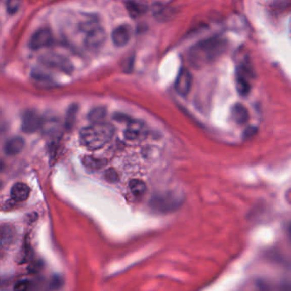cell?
I'll return each mask as SVG.
<instances>
[{"label": "cell", "instance_id": "obj_1", "mask_svg": "<svg viewBox=\"0 0 291 291\" xmlns=\"http://www.w3.org/2000/svg\"><path fill=\"white\" fill-rule=\"evenodd\" d=\"M227 48V42L221 38H207L200 41L188 52V60L194 68H201L215 62Z\"/></svg>", "mask_w": 291, "mask_h": 291}, {"label": "cell", "instance_id": "obj_2", "mask_svg": "<svg viewBox=\"0 0 291 291\" xmlns=\"http://www.w3.org/2000/svg\"><path fill=\"white\" fill-rule=\"evenodd\" d=\"M114 128L108 123H93L82 129L79 134L82 145L96 150L104 146L114 136Z\"/></svg>", "mask_w": 291, "mask_h": 291}, {"label": "cell", "instance_id": "obj_3", "mask_svg": "<svg viewBox=\"0 0 291 291\" xmlns=\"http://www.w3.org/2000/svg\"><path fill=\"white\" fill-rule=\"evenodd\" d=\"M79 29L85 33L84 43L87 49H99L106 41L107 33L97 20H88L81 22Z\"/></svg>", "mask_w": 291, "mask_h": 291}, {"label": "cell", "instance_id": "obj_4", "mask_svg": "<svg viewBox=\"0 0 291 291\" xmlns=\"http://www.w3.org/2000/svg\"><path fill=\"white\" fill-rule=\"evenodd\" d=\"M39 61L44 66L47 68L60 71L65 74H71L74 71V66L69 59L63 55L49 52L39 57Z\"/></svg>", "mask_w": 291, "mask_h": 291}, {"label": "cell", "instance_id": "obj_5", "mask_svg": "<svg viewBox=\"0 0 291 291\" xmlns=\"http://www.w3.org/2000/svg\"><path fill=\"white\" fill-rule=\"evenodd\" d=\"M53 40L52 31L49 28H40L33 33L28 41V47L33 51H38L49 47Z\"/></svg>", "mask_w": 291, "mask_h": 291}, {"label": "cell", "instance_id": "obj_6", "mask_svg": "<svg viewBox=\"0 0 291 291\" xmlns=\"http://www.w3.org/2000/svg\"><path fill=\"white\" fill-rule=\"evenodd\" d=\"M192 86V75L186 68H181L174 83L175 91L180 96L185 97L190 93Z\"/></svg>", "mask_w": 291, "mask_h": 291}, {"label": "cell", "instance_id": "obj_7", "mask_svg": "<svg viewBox=\"0 0 291 291\" xmlns=\"http://www.w3.org/2000/svg\"><path fill=\"white\" fill-rule=\"evenodd\" d=\"M41 117L33 110H27L22 115V129L24 133L32 134L41 127Z\"/></svg>", "mask_w": 291, "mask_h": 291}, {"label": "cell", "instance_id": "obj_8", "mask_svg": "<svg viewBox=\"0 0 291 291\" xmlns=\"http://www.w3.org/2000/svg\"><path fill=\"white\" fill-rule=\"evenodd\" d=\"M251 71L246 66H240L237 69V89L242 95H247L251 90Z\"/></svg>", "mask_w": 291, "mask_h": 291}, {"label": "cell", "instance_id": "obj_9", "mask_svg": "<svg viewBox=\"0 0 291 291\" xmlns=\"http://www.w3.org/2000/svg\"><path fill=\"white\" fill-rule=\"evenodd\" d=\"M178 203L179 201L177 199L171 195H159L154 197L151 201L153 209L161 212H167L176 209Z\"/></svg>", "mask_w": 291, "mask_h": 291}, {"label": "cell", "instance_id": "obj_10", "mask_svg": "<svg viewBox=\"0 0 291 291\" xmlns=\"http://www.w3.org/2000/svg\"><path fill=\"white\" fill-rule=\"evenodd\" d=\"M112 41L115 47H124L129 43L131 38V29L128 25L118 26L112 32Z\"/></svg>", "mask_w": 291, "mask_h": 291}, {"label": "cell", "instance_id": "obj_11", "mask_svg": "<svg viewBox=\"0 0 291 291\" xmlns=\"http://www.w3.org/2000/svg\"><path fill=\"white\" fill-rule=\"evenodd\" d=\"M30 195V188L25 183H16L11 190V198L15 201L22 202L27 200Z\"/></svg>", "mask_w": 291, "mask_h": 291}, {"label": "cell", "instance_id": "obj_12", "mask_svg": "<svg viewBox=\"0 0 291 291\" xmlns=\"http://www.w3.org/2000/svg\"><path fill=\"white\" fill-rule=\"evenodd\" d=\"M24 139L21 137H12L9 139L5 144L4 150L6 155H17L19 154L24 148Z\"/></svg>", "mask_w": 291, "mask_h": 291}, {"label": "cell", "instance_id": "obj_13", "mask_svg": "<svg viewBox=\"0 0 291 291\" xmlns=\"http://www.w3.org/2000/svg\"><path fill=\"white\" fill-rule=\"evenodd\" d=\"M16 238V232L11 226L3 225L1 228V243L2 248H8L10 245L12 244L14 240Z\"/></svg>", "mask_w": 291, "mask_h": 291}, {"label": "cell", "instance_id": "obj_14", "mask_svg": "<svg viewBox=\"0 0 291 291\" xmlns=\"http://www.w3.org/2000/svg\"><path fill=\"white\" fill-rule=\"evenodd\" d=\"M126 8L128 11L129 16L133 18L141 17L146 11V7L144 6V4L139 3L134 0L128 1V3L126 4Z\"/></svg>", "mask_w": 291, "mask_h": 291}, {"label": "cell", "instance_id": "obj_15", "mask_svg": "<svg viewBox=\"0 0 291 291\" xmlns=\"http://www.w3.org/2000/svg\"><path fill=\"white\" fill-rule=\"evenodd\" d=\"M142 135L141 125L136 121L130 120L128 122V128L124 132V136L128 140H137Z\"/></svg>", "mask_w": 291, "mask_h": 291}, {"label": "cell", "instance_id": "obj_16", "mask_svg": "<svg viewBox=\"0 0 291 291\" xmlns=\"http://www.w3.org/2000/svg\"><path fill=\"white\" fill-rule=\"evenodd\" d=\"M84 166L87 169H92V170H98V169L104 168L106 166V159H102V158L94 157V156H85L82 161Z\"/></svg>", "mask_w": 291, "mask_h": 291}, {"label": "cell", "instance_id": "obj_17", "mask_svg": "<svg viewBox=\"0 0 291 291\" xmlns=\"http://www.w3.org/2000/svg\"><path fill=\"white\" fill-rule=\"evenodd\" d=\"M129 187H130L131 192L136 197L144 196L147 190L145 183L143 180H138V179L131 180L129 183Z\"/></svg>", "mask_w": 291, "mask_h": 291}, {"label": "cell", "instance_id": "obj_18", "mask_svg": "<svg viewBox=\"0 0 291 291\" xmlns=\"http://www.w3.org/2000/svg\"><path fill=\"white\" fill-rule=\"evenodd\" d=\"M232 116H233L234 120L237 123L242 124V123H244L246 120H248V110L245 109L244 107L241 105V104H236L233 109H232Z\"/></svg>", "mask_w": 291, "mask_h": 291}, {"label": "cell", "instance_id": "obj_19", "mask_svg": "<svg viewBox=\"0 0 291 291\" xmlns=\"http://www.w3.org/2000/svg\"><path fill=\"white\" fill-rule=\"evenodd\" d=\"M106 109L104 107H98L95 109H92L88 114V119L93 123L102 122L106 116Z\"/></svg>", "mask_w": 291, "mask_h": 291}, {"label": "cell", "instance_id": "obj_20", "mask_svg": "<svg viewBox=\"0 0 291 291\" xmlns=\"http://www.w3.org/2000/svg\"><path fill=\"white\" fill-rule=\"evenodd\" d=\"M22 0H6V11L9 15H15L19 11Z\"/></svg>", "mask_w": 291, "mask_h": 291}, {"label": "cell", "instance_id": "obj_21", "mask_svg": "<svg viewBox=\"0 0 291 291\" xmlns=\"http://www.w3.org/2000/svg\"><path fill=\"white\" fill-rule=\"evenodd\" d=\"M77 111L78 108L77 106H71L70 109L68 110L67 117H66V127L67 128H72L74 126V120L76 119Z\"/></svg>", "mask_w": 291, "mask_h": 291}, {"label": "cell", "instance_id": "obj_22", "mask_svg": "<svg viewBox=\"0 0 291 291\" xmlns=\"http://www.w3.org/2000/svg\"><path fill=\"white\" fill-rule=\"evenodd\" d=\"M104 178L109 183H117L119 181V175H118L117 172L113 168L107 169L104 173Z\"/></svg>", "mask_w": 291, "mask_h": 291}, {"label": "cell", "instance_id": "obj_23", "mask_svg": "<svg viewBox=\"0 0 291 291\" xmlns=\"http://www.w3.org/2000/svg\"><path fill=\"white\" fill-rule=\"evenodd\" d=\"M30 282L27 280H22L19 281L18 283H17L16 286H15V289L16 290L19 291H24L27 290L28 288H30Z\"/></svg>", "mask_w": 291, "mask_h": 291}]
</instances>
